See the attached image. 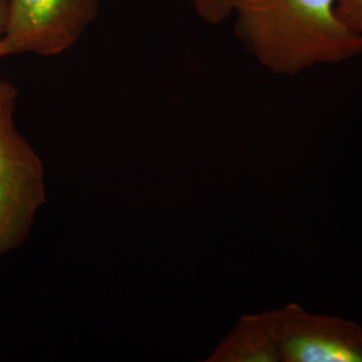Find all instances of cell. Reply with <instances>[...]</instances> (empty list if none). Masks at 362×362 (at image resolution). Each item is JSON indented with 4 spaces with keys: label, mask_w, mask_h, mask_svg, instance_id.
Returning <instances> with one entry per match:
<instances>
[{
    "label": "cell",
    "mask_w": 362,
    "mask_h": 362,
    "mask_svg": "<svg viewBox=\"0 0 362 362\" xmlns=\"http://www.w3.org/2000/svg\"><path fill=\"white\" fill-rule=\"evenodd\" d=\"M236 34L260 65L297 76L362 54V35L342 23L336 0H230Z\"/></svg>",
    "instance_id": "obj_1"
},
{
    "label": "cell",
    "mask_w": 362,
    "mask_h": 362,
    "mask_svg": "<svg viewBox=\"0 0 362 362\" xmlns=\"http://www.w3.org/2000/svg\"><path fill=\"white\" fill-rule=\"evenodd\" d=\"M16 95L0 79V257L26 240L46 203L43 163L15 124Z\"/></svg>",
    "instance_id": "obj_2"
},
{
    "label": "cell",
    "mask_w": 362,
    "mask_h": 362,
    "mask_svg": "<svg viewBox=\"0 0 362 362\" xmlns=\"http://www.w3.org/2000/svg\"><path fill=\"white\" fill-rule=\"evenodd\" d=\"M100 0H7L3 52L58 55L94 21Z\"/></svg>",
    "instance_id": "obj_3"
},
{
    "label": "cell",
    "mask_w": 362,
    "mask_h": 362,
    "mask_svg": "<svg viewBox=\"0 0 362 362\" xmlns=\"http://www.w3.org/2000/svg\"><path fill=\"white\" fill-rule=\"evenodd\" d=\"M281 362H362V327L298 303L272 310Z\"/></svg>",
    "instance_id": "obj_4"
},
{
    "label": "cell",
    "mask_w": 362,
    "mask_h": 362,
    "mask_svg": "<svg viewBox=\"0 0 362 362\" xmlns=\"http://www.w3.org/2000/svg\"><path fill=\"white\" fill-rule=\"evenodd\" d=\"M207 362H281L272 313L242 315Z\"/></svg>",
    "instance_id": "obj_5"
},
{
    "label": "cell",
    "mask_w": 362,
    "mask_h": 362,
    "mask_svg": "<svg viewBox=\"0 0 362 362\" xmlns=\"http://www.w3.org/2000/svg\"><path fill=\"white\" fill-rule=\"evenodd\" d=\"M196 13L209 25L224 22L230 15V0H191Z\"/></svg>",
    "instance_id": "obj_6"
},
{
    "label": "cell",
    "mask_w": 362,
    "mask_h": 362,
    "mask_svg": "<svg viewBox=\"0 0 362 362\" xmlns=\"http://www.w3.org/2000/svg\"><path fill=\"white\" fill-rule=\"evenodd\" d=\"M336 11L345 26L362 35V0H336Z\"/></svg>",
    "instance_id": "obj_7"
},
{
    "label": "cell",
    "mask_w": 362,
    "mask_h": 362,
    "mask_svg": "<svg viewBox=\"0 0 362 362\" xmlns=\"http://www.w3.org/2000/svg\"><path fill=\"white\" fill-rule=\"evenodd\" d=\"M6 18H7V0H0V58L4 57L3 37L6 30Z\"/></svg>",
    "instance_id": "obj_8"
}]
</instances>
